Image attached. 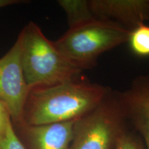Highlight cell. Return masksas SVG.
<instances>
[{"label":"cell","instance_id":"6da1fadb","mask_svg":"<svg viewBox=\"0 0 149 149\" xmlns=\"http://www.w3.org/2000/svg\"><path fill=\"white\" fill-rule=\"evenodd\" d=\"M111 91L84 77L33 88L24 109V124L39 126L77 120L100 106Z\"/></svg>","mask_w":149,"mask_h":149},{"label":"cell","instance_id":"7a4b0ae2","mask_svg":"<svg viewBox=\"0 0 149 149\" xmlns=\"http://www.w3.org/2000/svg\"><path fill=\"white\" fill-rule=\"evenodd\" d=\"M19 34L24 77L31 90L82 77L83 70L70 62L35 22H29Z\"/></svg>","mask_w":149,"mask_h":149},{"label":"cell","instance_id":"3957f363","mask_svg":"<svg viewBox=\"0 0 149 149\" xmlns=\"http://www.w3.org/2000/svg\"><path fill=\"white\" fill-rule=\"evenodd\" d=\"M130 33L118 23L95 17L69 28L54 43L70 62L84 70L94 66L102 53L128 42Z\"/></svg>","mask_w":149,"mask_h":149},{"label":"cell","instance_id":"277c9868","mask_svg":"<svg viewBox=\"0 0 149 149\" xmlns=\"http://www.w3.org/2000/svg\"><path fill=\"white\" fill-rule=\"evenodd\" d=\"M125 118L117 92L111 91L100 106L76 121L69 149H115Z\"/></svg>","mask_w":149,"mask_h":149},{"label":"cell","instance_id":"5b68a950","mask_svg":"<svg viewBox=\"0 0 149 149\" xmlns=\"http://www.w3.org/2000/svg\"><path fill=\"white\" fill-rule=\"evenodd\" d=\"M22 54V37L19 34L13 46L0 58V103L11 120L20 126L24 124V109L31 91L24 77Z\"/></svg>","mask_w":149,"mask_h":149},{"label":"cell","instance_id":"8992f818","mask_svg":"<svg viewBox=\"0 0 149 149\" xmlns=\"http://www.w3.org/2000/svg\"><path fill=\"white\" fill-rule=\"evenodd\" d=\"M97 18L118 23L130 31L149 21V0H91Z\"/></svg>","mask_w":149,"mask_h":149},{"label":"cell","instance_id":"52a82bcc","mask_svg":"<svg viewBox=\"0 0 149 149\" xmlns=\"http://www.w3.org/2000/svg\"><path fill=\"white\" fill-rule=\"evenodd\" d=\"M117 93L125 117L133 121L149 149V77H137L127 90Z\"/></svg>","mask_w":149,"mask_h":149},{"label":"cell","instance_id":"ba28073f","mask_svg":"<svg viewBox=\"0 0 149 149\" xmlns=\"http://www.w3.org/2000/svg\"><path fill=\"white\" fill-rule=\"evenodd\" d=\"M76 121L21 126L32 149H69Z\"/></svg>","mask_w":149,"mask_h":149},{"label":"cell","instance_id":"9c48e42d","mask_svg":"<svg viewBox=\"0 0 149 149\" xmlns=\"http://www.w3.org/2000/svg\"><path fill=\"white\" fill-rule=\"evenodd\" d=\"M59 6L66 13L69 28L83 24L96 17L89 7L88 1L86 0H60Z\"/></svg>","mask_w":149,"mask_h":149},{"label":"cell","instance_id":"30bf717a","mask_svg":"<svg viewBox=\"0 0 149 149\" xmlns=\"http://www.w3.org/2000/svg\"><path fill=\"white\" fill-rule=\"evenodd\" d=\"M128 42L134 53L139 56H149V26L141 24L130 33Z\"/></svg>","mask_w":149,"mask_h":149},{"label":"cell","instance_id":"8fae6325","mask_svg":"<svg viewBox=\"0 0 149 149\" xmlns=\"http://www.w3.org/2000/svg\"><path fill=\"white\" fill-rule=\"evenodd\" d=\"M0 149H26L15 133L12 121L0 135Z\"/></svg>","mask_w":149,"mask_h":149},{"label":"cell","instance_id":"7c38bea8","mask_svg":"<svg viewBox=\"0 0 149 149\" xmlns=\"http://www.w3.org/2000/svg\"><path fill=\"white\" fill-rule=\"evenodd\" d=\"M115 149H144V147L137 137L124 130L117 139Z\"/></svg>","mask_w":149,"mask_h":149},{"label":"cell","instance_id":"4fadbf2b","mask_svg":"<svg viewBox=\"0 0 149 149\" xmlns=\"http://www.w3.org/2000/svg\"><path fill=\"white\" fill-rule=\"evenodd\" d=\"M11 121L10 116L7 110L0 103V135L5 131L7 126Z\"/></svg>","mask_w":149,"mask_h":149},{"label":"cell","instance_id":"5bb4252c","mask_svg":"<svg viewBox=\"0 0 149 149\" xmlns=\"http://www.w3.org/2000/svg\"><path fill=\"white\" fill-rule=\"evenodd\" d=\"M23 2L24 1H21V0H0V8Z\"/></svg>","mask_w":149,"mask_h":149}]
</instances>
